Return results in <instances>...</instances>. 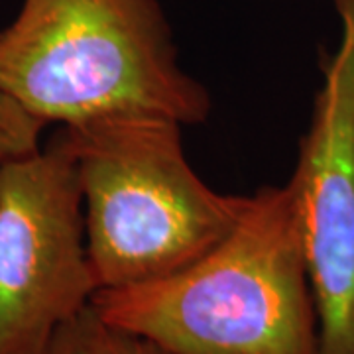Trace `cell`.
<instances>
[{"label": "cell", "instance_id": "obj_3", "mask_svg": "<svg viewBox=\"0 0 354 354\" xmlns=\"http://www.w3.org/2000/svg\"><path fill=\"white\" fill-rule=\"evenodd\" d=\"M67 130L99 290L177 272L239 223L248 195L218 193L197 176L174 118L118 114Z\"/></svg>", "mask_w": 354, "mask_h": 354}, {"label": "cell", "instance_id": "obj_4", "mask_svg": "<svg viewBox=\"0 0 354 354\" xmlns=\"http://www.w3.org/2000/svg\"><path fill=\"white\" fill-rule=\"evenodd\" d=\"M97 291L75 146L59 127L0 165V354H44Z\"/></svg>", "mask_w": 354, "mask_h": 354}, {"label": "cell", "instance_id": "obj_1", "mask_svg": "<svg viewBox=\"0 0 354 354\" xmlns=\"http://www.w3.org/2000/svg\"><path fill=\"white\" fill-rule=\"evenodd\" d=\"M99 315L171 354H317L319 327L290 183L248 195L239 223L191 264L102 288Z\"/></svg>", "mask_w": 354, "mask_h": 354}, {"label": "cell", "instance_id": "obj_5", "mask_svg": "<svg viewBox=\"0 0 354 354\" xmlns=\"http://www.w3.org/2000/svg\"><path fill=\"white\" fill-rule=\"evenodd\" d=\"M333 2L341 39L323 62L288 183L317 311V354H354V0Z\"/></svg>", "mask_w": 354, "mask_h": 354}, {"label": "cell", "instance_id": "obj_7", "mask_svg": "<svg viewBox=\"0 0 354 354\" xmlns=\"http://www.w3.org/2000/svg\"><path fill=\"white\" fill-rule=\"evenodd\" d=\"M44 128L41 120L0 93V165L34 152L41 144Z\"/></svg>", "mask_w": 354, "mask_h": 354}, {"label": "cell", "instance_id": "obj_2", "mask_svg": "<svg viewBox=\"0 0 354 354\" xmlns=\"http://www.w3.org/2000/svg\"><path fill=\"white\" fill-rule=\"evenodd\" d=\"M0 93L46 127L118 114L199 124L211 97L177 57L158 0H22L0 30Z\"/></svg>", "mask_w": 354, "mask_h": 354}, {"label": "cell", "instance_id": "obj_6", "mask_svg": "<svg viewBox=\"0 0 354 354\" xmlns=\"http://www.w3.org/2000/svg\"><path fill=\"white\" fill-rule=\"evenodd\" d=\"M44 354H171L138 333L104 321L93 304L53 333Z\"/></svg>", "mask_w": 354, "mask_h": 354}]
</instances>
